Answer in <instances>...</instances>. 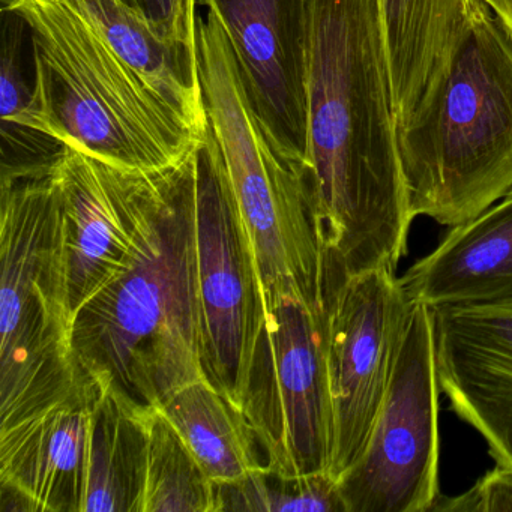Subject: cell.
<instances>
[{"label":"cell","mask_w":512,"mask_h":512,"mask_svg":"<svg viewBox=\"0 0 512 512\" xmlns=\"http://www.w3.org/2000/svg\"><path fill=\"white\" fill-rule=\"evenodd\" d=\"M308 172L332 271H395L415 217L377 0H316Z\"/></svg>","instance_id":"cell-1"},{"label":"cell","mask_w":512,"mask_h":512,"mask_svg":"<svg viewBox=\"0 0 512 512\" xmlns=\"http://www.w3.org/2000/svg\"><path fill=\"white\" fill-rule=\"evenodd\" d=\"M77 370L143 409L206 379L196 230V146L146 172L145 214L128 268L80 308ZM208 380V379H206Z\"/></svg>","instance_id":"cell-2"},{"label":"cell","mask_w":512,"mask_h":512,"mask_svg":"<svg viewBox=\"0 0 512 512\" xmlns=\"http://www.w3.org/2000/svg\"><path fill=\"white\" fill-rule=\"evenodd\" d=\"M397 145L415 218L460 226L512 194V32L485 2Z\"/></svg>","instance_id":"cell-3"},{"label":"cell","mask_w":512,"mask_h":512,"mask_svg":"<svg viewBox=\"0 0 512 512\" xmlns=\"http://www.w3.org/2000/svg\"><path fill=\"white\" fill-rule=\"evenodd\" d=\"M31 28L34 97L22 127L124 169H163L203 136L67 0H2Z\"/></svg>","instance_id":"cell-4"},{"label":"cell","mask_w":512,"mask_h":512,"mask_svg":"<svg viewBox=\"0 0 512 512\" xmlns=\"http://www.w3.org/2000/svg\"><path fill=\"white\" fill-rule=\"evenodd\" d=\"M196 41L209 124L250 232L265 304L292 295L326 307L329 257L310 172L269 139L211 11L197 19Z\"/></svg>","instance_id":"cell-5"},{"label":"cell","mask_w":512,"mask_h":512,"mask_svg":"<svg viewBox=\"0 0 512 512\" xmlns=\"http://www.w3.org/2000/svg\"><path fill=\"white\" fill-rule=\"evenodd\" d=\"M56 163L0 181V430L67 397L80 379Z\"/></svg>","instance_id":"cell-6"},{"label":"cell","mask_w":512,"mask_h":512,"mask_svg":"<svg viewBox=\"0 0 512 512\" xmlns=\"http://www.w3.org/2000/svg\"><path fill=\"white\" fill-rule=\"evenodd\" d=\"M244 415L266 467L280 475L329 472L334 412L326 346V307L298 296L266 302Z\"/></svg>","instance_id":"cell-7"},{"label":"cell","mask_w":512,"mask_h":512,"mask_svg":"<svg viewBox=\"0 0 512 512\" xmlns=\"http://www.w3.org/2000/svg\"><path fill=\"white\" fill-rule=\"evenodd\" d=\"M196 230L206 379L244 413L266 305L250 232L211 124L196 145Z\"/></svg>","instance_id":"cell-8"},{"label":"cell","mask_w":512,"mask_h":512,"mask_svg":"<svg viewBox=\"0 0 512 512\" xmlns=\"http://www.w3.org/2000/svg\"><path fill=\"white\" fill-rule=\"evenodd\" d=\"M439 391L433 313L413 304L367 443L338 478L347 512H430L440 496Z\"/></svg>","instance_id":"cell-9"},{"label":"cell","mask_w":512,"mask_h":512,"mask_svg":"<svg viewBox=\"0 0 512 512\" xmlns=\"http://www.w3.org/2000/svg\"><path fill=\"white\" fill-rule=\"evenodd\" d=\"M412 305L391 269L343 278L326 299V346L334 412L329 473L361 455L391 382Z\"/></svg>","instance_id":"cell-10"},{"label":"cell","mask_w":512,"mask_h":512,"mask_svg":"<svg viewBox=\"0 0 512 512\" xmlns=\"http://www.w3.org/2000/svg\"><path fill=\"white\" fill-rule=\"evenodd\" d=\"M226 34L275 148L308 169V76L316 0H200Z\"/></svg>","instance_id":"cell-11"},{"label":"cell","mask_w":512,"mask_h":512,"mask_svg":"<svg viewBox=\"0 0 512 512\" xmlns=\"http://www.w3.org/2000/svg\"><path fill=\"white\" fill-rule=\"evenodd\" d=\"M64 208L71 316L130 265L145 214L146 172L65 146L55 167Z\"/></svg>","instance_id":"cell-12"},{"label":"cell","mask_w":512,"mask_h":512,"mask_svg":"<svg viewBox=\"0 0 512 512\" xmlns=\"http://www.w3.org/2000/svg\"><path fill=\"white\" fill-rule=\"evenodd\" d=\"M100 389L80 371L67 397L0 430V511L83 512Z\"/></svg>","instance_id":"cell-13"},{"label":"cell","mask_w":512,"mask_h":512,"mask_svg":"<svg viewBox=\"0 0 512 512\" xmlns=\"http://www.w3.org/2000/svg\"><path fill=\"white\" fill-rule=\"evenodd\" d=\"M433 313L440 389L452 409L512 466V307H439Z\"/></svg>","instance_id":"cell-14"},{"label":"cell","mask_w":512,"mask_h":512,"mask_svg":"<svg viewBox=\"0 0 512 512\" xmlns=\"http://www.w3.org/2000/svg\"><path fill=\"white\" fill-rule=\"evenodd\" d=\"M398 281L410 304L512 307V194L452 227Z\"/></svg>","instance_id":"cell-15"},{"label":"cell","mask_w":512,"mask_h":512,"mask_svg":"<svg viewBox=\"0 0 512 512\" xmlns=\"http://www.w3.org/2000/svg\"><path fill=\"white\" fill-rule=\"evenodd\" d=\"M67 2L196 134L206 133L209 118L200 80L197 44L190 46L166 40L119 0Z\"/></svg>","instance_id":"cell-16"},{"label":"cell","mask_w":512,"mask_h":512,"mask_svg":"<svg viewBox=\"0 0 512 512\" xmlns=\"http://www.w3.org/2000/svg\"><path fill=\"white\" fill-rule=\"evenodd\" d=\"M151 412L101 386L92 410L83 512H142Z\"/></svg>","instance_id":"cell-17"},{"label":"cell","mask_w":512,"mask_h":512,"mask_svg":"<svg viewBox=\"0 0 512 512\" xmlns=\"http://www.w3.org/2000/svg\"><path fill=\"white\" fill-rule=\"evenodd\" d=\"M160 409L215 484L265 469V452L250 422L209 380L187 383Z\"/></svg>","instance_id":"cell-18"},{"label":"cell","mask_w":512,"mask_h":512,"mask_svg":"<svg viewBox=\"0 0 512 512\" xmlns=\"http://www.w3.org/2000/svg\"><path fill=\"white\" fill-rule=\"evenodd\" d=\"M142 512H217V488L160 407L149 416Z\"/></svg>","instance_id":"cell-19"},{"label":"cell","mask_w":512,"mask_h":512,"mask_svg":"<svg viewBox=\"0 0 512 512\" xmlns=\"http://www.w3.org/2000/svg\"><path fill=\"white\" fill-rule=\"evenodd\" d=\"M215 488L217 512H347L338 479L329 472L287 476L265 467Z\"/></svg>","instance_id":"cell-20"},{"label":"cell","mask_w":512,"mask_h":512,"mask_svg":"<svg viewBox=\"0 0 512 512\" xmlns=\"http://www.w3.org/2000/svg\"><path fill=\"white\" fill-rule=\"evenodd\" d=\"M2 26V124L22 127L34 97V77L25 76V50L31 41V28L20 14L4 7Z\"/></svg>","instance_id":"cell-21"},{"label":"cell","mask_w":512,"mask_h":512,"mask_svg":"<svg viewBox=\"0 0 512 512\" xmlns=\"http://www.w3.org/2000/svg\"><path fill=\"white\" fill-rule=\"evenodd\" d=\"M158 35L176 43L196 46L199 0H119Z\"/></svg>","instance_id":"cell-22"},{"label":"cell","mask_w":512,"mask_h":512,"mask_svg":"<svg viewBox=\"0 0 512 512\" xmlns=\"http://www.w3.org/2000/svg\"><path fill=\"white\" fill-rule=\"evenodd\" d=\"M512 512V466L497 464L466 493L440 494L430 512Z\"/></svg>","instance_id":"cell-23"},{"label":"cell","mask_w":512,"mask_h":512,"mask_svg":"<svg viewBox=\"0 0 512 512\" xmlns=\"http://www.w3.org/2000/svg\"><path fill=\"white\" fill-rule=\"evenodd\" d=\"M484 2L512 32V0H484Z\"/></svg>","instance_id":"cell-24"}]
</instances>
